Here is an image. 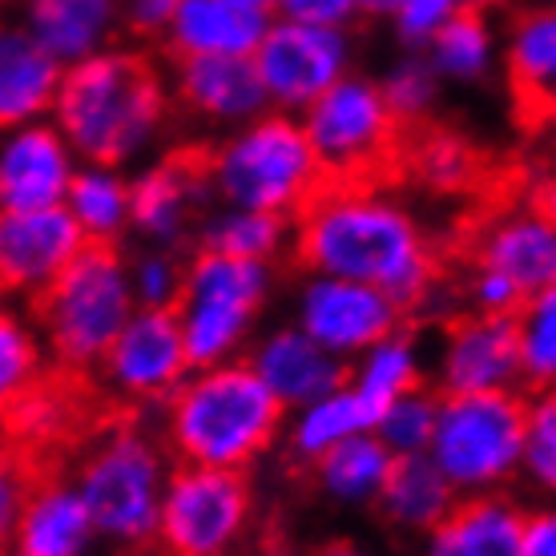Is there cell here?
Returning a JSON list of instances; mask_svg holds the SVG:
<instances>
[{"label":"cell","mask_w":556,"mask_h":556,"mask_svg":"<svg viewBox=\"0 0 556 556\" xmlns=\"http://www.w3.org/2000/svg\"><path fill=\"white\" fill-rule=\"evenodd\" d=\"M238 556H306L291 544H263V548H251V553H238Z\"/></svg>","instance_id":"c3c4849f"},{"label":"cell","mask_w":556,"mask_h":556,"mask_svg":"<svg viewBox=\"0 0 556 556\" xmlns=\"http://www.w3.org/2000/svg\"><path fill=\"white\" fill-rule=\"evenodd\" d=\"M33 480H37V476H33L28 452H21L13 440H4V435H0V548H4L9 532H13L16 516H21V504H25Z\"/></svg>","instance_id":"b9f144b4"},{"label":"cell","mask_w":556,"mask_h":556,"mask_svg":"<svg viewBox=\"0 0 556 556\" xmlns=\"http://www.w3.org/2000/svg\"><path fill=\"white\" fill-rule=\"evenodd\" d=\"M162 444L174 464L251 472L282 440L287 412L242 359L190 367L162 400Z\"/></svg>","instance_id":"3957f363"},{"label":"cell","mask_w":556,"mask_h":556,"mask_svg":"<svg viewBox=\"0 0 556 556\" xmlns=\"http://www.w3.org/2000/svg\"><path fill=\"white\" fill-rule=\"evenodd\" d=\"M416 174L435 194H459L476 178V153L456 134H428L416 150Z\"/></svg>","instance_id":"ab89813d"},{"label":"cell","mask_w":556,"mask_h":556,"mask_svg":"<svg viewBox=\"0 0 556 556\" xmlns=\"http://www.w3.org/2000/svg\"><path fill=\"white\" fill-rule=\"evenodd\" d=\"M61 65L28 37L21 21H0V129L49 117Z\"/></svg>","instance_id":"484cf974"},{"label":"cell","mask_w":556,"mask_h":556,"mask_svg":"<svg viewBox=\"0 0 556 556\" xmlns=\"http://www.w3.org/2000/svg\"><path fill=\"white\" fill-rule=\"evenodd\" d=\"M376 85L388 101L391 117L400 122V129L424 126L440 105V93H444V81L435 77V70L419 49H407L400 61H391L383 77H376Z\"/></svg>","instance_id":"8d00e7d4"},{"label":"cell","mask_w":556,"mask_h":556,"mask_svg":"<svg viewBox=\"0 0 556 556\" xmlns=\"http://www.w3.org/2000/svg\"><path fill=\"white\" fill-rule=\"evenodd\" d=\"M85 247L65 206L0 210V299H37Z\"/></svg>","instance_id":"2e32d148"},{"label":"cell","mask_w":556,"mask_h":556,"mask_svg":"<svg viewBox=\"0 0 556 556\" xmlns=\"http://www.w3.org/2000/svg\"><path fill=\"white\" fill-rule=\"evenodd\" d=\"M81 157L61 138L53 117L0 129V210L61 206Z\"/></svg>","instance_id":"e0dca14e"},{"label":"cell","mask_w":556,"mask_h":556,"mask_svg":"<svg viewBox=\"0 0 556 556\" xmlns=\"http://www.w3.org/2000/svg\"><path fill=\"white\" fill-rule=\"evenodd\" d=\"M242 363L275 395L282 412H294V407L311 404V400L348 383V363L334 359L331 351H323L294 323H278V327L254 334Z\"/></svg>","instance_id":"ac0fdd59"},{"label":"cell","mask_w":556,"mask_h":556,"mask_svg":"<svg viewBox=\"0 0 556 556\" xmlns=\"http://www.w3.org/2000/svg\"><path fill=\"white\" fill-rule=\"evenodd\" d=\"M247 4H254V9H263V13H275L278 0H247Z\"/></svg>","instance_id":"681fc988"},{"label":"cell","mask_w":556,"mask_h":556,"mask_svg":"<svg viewBox=\"0 0 556 556\" xmlns=\"http://www.w3.org/2000/svg\"><path fill=\"white\" fill-rule=\"evenodd\" d=\"M520 391H553L556 379V287L529 294L513 315Z\"/></svg>","instance_id":"d590c367"},{"label":"cell","mask_w":556,"mask_h":556,"mask_svg":"<svg viewBox=\"0 0 556 556\" xmlns=\"http://www.w3.org/2000/svg\"><path fill=\"white\" fill-rule=\"evenodd\" d=\"M348 383L359 395H367L376 407H383L388 400L416 391L428 383V351L424 339L407 327H395L383 339H376L367 351H359L348 363Z\"/></svg>","instance_id":"d6a6232c"},{"label":"cell","mask_w":556,"mask_h":556,"mask_svg":"<svg viewBox=\"0 0 556 556\" xmlns=\"http://www.w3.org/2000/svg\"><path fill=\"white\" fill-rule=\"evenodd\" d=\"M251 65L266 93V110L299 117L339 77L355 73V41L351 28L306 25L275 13L263 41L254 45Z\"/></svg>","instance_id":"8fae6325"},{"label":"cell","mask_w":556,"mask_h":556,"mask_svg":"<svg viewBox=\"0 0 556 556\" xmlns=\"http://www.w3.org/2000/svg\"><path fill=\"white\" fill-rule=\"evenodd\" d=\"M98 379L126 404H162L190 371L178 319L169 306H134L126 327L98 359Z\"/></svg>","instance_id":"4fadbf2b"},{"label":"cell","mask_w":556,"mask_h":556,"mask_svg":"<svg viewBox=\"0 0 556 556\" xmlns=\"http://www.w3.org/2000/svg\"><path fill=\"white\" fill-rule=\"evenodd\" d=\"M174 113L169 77L138 45H110L61 70L53 126L81 162L138 166L162 141Z\"/></svg>","instance_id":"7a4b0ae2"},{"label":"cell","mask_w":556,"mask_h":556,"mask_svg":"<svg viewBox=\"0 0 556 556\" xmlns=\"http://www.w3.org/2000/svg\"><path fill=\"white\" fill-rule=\"evenodd\" d=\"M391 459L395 456L379 444L376 431H363V435H351L343 444H334L331 452H323L306 468L315 476V488H319L323 501L334 504V508H348V513H363V508L376 504Z\"/></svg>","instance_id":"1f68e13d"},{"label":"cell","mask_w":556,"mask_h":556,"mask_svg":"<svg viewBox=\"0 0 556 556\" xmlns=\"http://www.w3.org/2000/svg\"><path fill=\"white\" fill-rule=\"evenodd\" d=\"M291 254L311 275L376 287L400 306H424L440 282L428 226L404 198L376 181H327L291 218Z\"/></svg>","instance_id":"6da1fadb"},{"label":"cell","mask_w":556,"mask_h":556,"mask_svg":"<svg viewBox=\"0 0 556 556\" xmlns=\"http://www.w3.org/2000/svg\"><path fill=\"white\" fill-rule=\"evenodd\" d=\"M254 529L247 472L174 464L157 504L153 548L162 556H238Z\"/></svg>","instance_id":"9c48e42d"},{"label":"cell","mask_w":556,"mask_h":556,"mask_svg":"<svg viewBox=\"0 0 556 556\" xmlns=\"http://www.w3.org/2000/svg\"><path fill=\"white\" fill-rule=\"evenodd\" d=\"M98 529L73 476L33 480L21 516L4 541V556H93Z\"/></svg>","instance_id":"ffe728a7"},{"label":"cell","mask_w":556,"mask_h":556,"mask_svg":"<svg viewBox=\"0 0 556 556\" xmlns=\"http://www.w3.org/2000/svg\"><path fill=\"white\" fill-rule=\"evenodd\" d=\"M435 395L464 391H520L513 315H459L444 327L440 348L428 359Z\"/></svg>","instance_id":"9a60e30c"},{"label":"cell","mask_w":556,"mask_h":556,"mask_svg":"<svg viewBox=\"0 0 556 556\" xmlns=\"http://www.w3.org/2000/svg\"><path fill=\"white\" fill-rule=\"evenodd\" d=\"M525 513L529 508L508 492L456 496L444 520L419 536V556H516Z\"/></svg>","instance_id":"cb8c5ba5"},{"label":"cell","mask_w":556,"mask_h":556,"mask_svg":"<svg viewBox=\"0 0 556 556\" xmlns=\"http://www.w3.org/2000/svg\"><path fill=\"white\" fill-rule=\"evenodd\" d=\"M476 266L508 275L525 294L556 287V223L548 206H508L476 238Z\"/></svg>","instance_id":"44dd1931"},{"label":"cell","mask_w":556,"mask_h":556,"mask_svg":"<svg viewBox=\"0 0 556 556\" xmlns=\"http://www.w3.org/2000/svg\"><path fill=\"white\" fill-rule=\"evenodd\" d=\"M270 299H275V266L210 251L190 254L181 266V291L169 306L190 367L242 359L258 334Z\"/></svg>","instance_id":"52a82bcc"},{"label":"cell","mask_w":556,"mask_h":556,"mask_svg":"<svg viewBox=\"0 0 556 556\" xmlns=\"http://www.w3.org/2000/svg\"><path fill=\"white\" fill-rule=\"evenodd\" d=\"M194 251L278 266L291 254V218L247 206H214L194 226Z\"/></svg>","instance_id":"f546056e"},{"label":"cell","mask_w":556,"mask_h":556,"mask_svg":"<svg viewBox=\"0 0 556 556\" xmlns=\"http://www.w3.org/2000/svg\"><path fill=\"white\" fill-rule=\"evenodd\" d=\"M275 13H263L247 0H181L169 21L166 45L169 61L186 56H251L263 41Z\"/></svg>","instance_id":"603a6c76"},{"label":"cell","mask_w":556,"mask_h":556,"mask_svg":"<svg viewBox=\"0 0 556 556\" xmlns=\"http://www.w3.org/2000/svg\"><path fill=\"white\" fill-rule=\"evenodd\" d=\"M516 556H556V516L553 508H529Z\"/></svg>","instance_id":"bcb514c9"},{"label":"cell","mask_w":556,"mask_h":556,"mask_svg":"<svg viewBox=\"0 0 556 556\" xmlns=\"http://www.w3.org/2000/svg\"><path fill=\"white\" fill-rule=\"evenodd\" d=\"M444 85H484L501 61V37L480 4H459L419 49Z\"/></svg>","instance_id":"83f0119b"},{"label":"cell","mask_w":556,"mask_h":556,"mask_svg":"<svg viewBox=\"0 0 556 556\" xmlns=\"http://www.w3.org/2000/svg\"><path fill=\"white\" fill-rule=\"evenodd\" d=\"M529 294L516 287L513 278L492 270V266H476L472 282H468V303L476 315H516V306Z\"/></svg>","instance_id":"7bdbcfd3"},{"label":"cell","mask_w":556,"mask_h":556,"mask_svg":"<svg viewBox=\"0 0 556 556\" xmlns=\"http://www.w3.org/2000/svg\"><path fill=\"white\" fill-rule=\"evenodd\" d=\"M49 376V351L25 306L0 299V419L33 383Z\"/></svg>","instance_id":"836d02e7"},{"label":"cell","mask_w":556,"mask_h":556,"mask_svg":"<svg viewBox=\"0 0 556 556\" xmlns=\"http://www.w3.org/2000/svg\"><path fill=\"white\" fill-rule=\"evenodd\" d=\"M525 404L529 391L440 395L428 459L456 488V496H488L516 484Z\"/></svg>","instance_id":"ba28073f"},{"label":"cell","mask_w":556,"mask_h":556,"mask_svg":"<svg viewBox=\"0 0 556 556\" xmlns=\"http://www.w3.org/2000/svg\"><path fill=\"white\" fill-rule=\"evenodd\" d=\"M169 93L181 113L210 129H235L266 110L251 56H186L174 61Z\"/></svg>","instance_id":"d6986e66"},{"label":"cell","mask_w":556,"mask_h":556,"mask_svg":"<svg viewBox=\"0 0 556 556\" xmlns=\"http://www.w3.org/2000/svg\"><path fill=\"white\" fill-rule=\"evenodd\" d=\"M516 480H525L532 492L553 496L556 492V395L536 391L525 404V428H520V468Z\"/></svg>","instance_id":"74e56055"},{"label":"cell","mask_w":556,"mask_h":556,"mask_svg":"<svg viewBox=\"0 0 556 556\" xmlns=\"http://www.w3.org/2000/svg\"><path fill=\"white\" fill-rule=\"evenodd\" d=\"M311 556H383V553L363 541H351V536H334V541H323Z\"/></svg>","instance_id":"7dc6e473"},{"label":"cell","mask_w":556,"mask_h":556,"mask_svg":"<svg viewBox=\"0 0 556 556\" xmlns=\"http://www.w3.org/2000/svg\"><path fill=\"white\" fill-rule=\"evenodd\" d=\"M73 419H77V407H73V395L61 383L45 376L41 383L16 400L4 419H0V435L13 440L21 452H41V447H53L56 440H65L73 431Z\"/></svg>","instance_id":"e575fe53"},{"label":"cell","mask_w":556,"mask_h":556,"mask_svg":"<svg viewBox=\"0 0 556 556\" xmlns=\"http://www.w3.org/2000/svg\"><path fill=\"white\" fill-rule=\"evenodd\" d=\"M504 73L520 110L544 113L556 98V13L553 4H525L504 33Z\"/></svg>","instance_id":"d4e9b609"},{"label":"cell","mask_w":556,"mask_h":556,"mask_svg":"<svg viewBox=\"0 0 556 556\" xmlns=\"http://www.w3.org/2000/svg\"><path fill=\"white\" fill-rule=\"evenodd\" d=\"M0 556H4V548H0Z\"/></svg>","instance_id":"f907efd6"},{"label":"cell","mask_w":556,"mask_h":556,"mask_svg":"<svg viewBox=\"0 0 556 556\" xmlns=\"http://www.w3.org/2000/svg\"><path fill=\"white\" fill-rule=\"evenodd\" d=\"M134 291L122 247L85 242L73 263L33 299V323L49 359L65 371H93L113 334L134 315Z\"/></svg>","instance_id":"8992f818"},{"label":"cell","mask_w":556,"mask_h":556,"mask_svg":"<svg viewBox=\"0 0 556 556\" xmlns=\"http://www.w3.org/2000/svg\"><path fill=\"white\" fill-rule=\"evenodd\" d=\"M21 25L61 70H70L122 41V0H25Z\"/></svg>","instance_id":"7402d4cb"},{"label":"cell","mask_w":556,"mask_h":556,"mask_svg":"<svg viewBox=\"0 0 556 556\" xmlns=\"http://www.w3.org/2000/svg\"><path fill=\"white\" fill-rule=\"evenodd\" d=\"M181 258L169 247H141L134 258H126L129 270V291L138 306H174L181 291Z\"/></svg>","instance_id":"60d3db41"},{"label":"cell","mask_w":556,"mask_h":556,"mask_svg":"<svg viewBox=\"0 0 556 556\" xmlns=\"http://www.w3.org/2000/svg\"><path fill=\"white\" fill-rule=\"evenodd\" d=\"M214 202L202 169V153H162L129 174V235L146 247L178 251L194 235L198 218Z\"/></svg>","instance_id":"5bb4252c"},{"label":"cell","mask_w":556,"mask_h":556,"mask_svg":"<svg viewBox=\"0 0 556 556\" xmlns=\"http://www.w3.org/2000/svg\"><path fill=\"white\" fill-rule=\"evenodd\" d=\"M65 214L93 247H122L129 238V174L122 166L81 162L65 190Z\"/></svg>","instance_id":"4dcf8cb0"},{"label":"cell","mask_w":556,"mask_h":556,"mask_svg":"<svg viewBox=\"0 0 556 556\" xmlns=\"http://www.w3.org/2000/svg\"><path fill=\"white\" fill-rule=\"evenodd\" d=\"M181 0H122V33L138 41H162Z\"/></svg>","instance_id":"f6af8a7d"},{"label":"cell","mask_w":556,"mask_h":556,"mask_svg":"<svg viewBox=\"0 0 556 556\" xmlns=\"http://www.w3.org/2000/svg\"><path fill=\"white\" fill-rule=\"evenodd\" d=\"M435 404H440V395L428 383L416 391H404V395H395V400H388V404L379 407L376 428L371 431H376L379 444L388 447L391 456H419L431 444Z\"/></svg>","instance_id":"f35d334b"},{"label":"cell","mask_w":556,"mask_h":556,"mask_svg":"<svg viewBox=\"0 0 556 556\" xmlns=\"http://www.w3.org/2000/svg\"><path fill=\"white\" fill-rule=\"evenodd\" d=\"M311 150L327 181H371V174L395 162L400 122L391 117L376 77L348 73L299 113Z\"/></svg>","instance_id":"30bf717a"},{"label":"cell","mask_w":556,"mask_h":556,"mask_svg":"<svg viewBox=\"0 0 556 556\" xmlns=\"http://www.w3.org/2000/svg\"><path fill=\"white\" fill-rule=\"evenodd\" d=\"M452 504H456V488L431 464L428 452H419V456L391 459L371 508L383 516L388 529L404 532V536H424L444 520Z\"/></svg>","instance_id":"4316f807"},{"label":"cell","mask_w":556,"mask_h":556,"mask_svg":"<svg viewBox=\"0 0 556 556\" xmlns=\"http://www.w3.org/2000/svg\"><path fill=\"white\" fill-rule=\"evenodd\" d=\"M275 13L291 16V21H306V25L351 28L363 16V0H278Z\"/></svg>","instance_id":"ee69618b"},{"label":"cell","mask_w":556,"mask_h":556,"mask_svg":"<svg viewBox=\"0 0 556 556\" xmlns=\"http://www.w3.org/2000/svg\"><path fill=\"white\" fill-rule=\"evenodd\" d=\"M210 198L218 206H247L294 218L327 186L294 113L263 110L242 126L226 129L202 150Z\"/></svg>","instance_id":"277c9868"},{"label":"cell","mask_w":556,"mask_h":556,"mask_svg":"<svg viewBox=\"0 0 556 556\" xmlns=\"http://www.w3.org/2000/svg\"><path fill=\"white\" fill-rule=\"evenodd\" d=\"M376 416L379 407L367 395H359L351 383H343V388H334L327 395H319V400L287 412L282 440H287V447H291V456L299 464H315L334 444L376 428Z\"/></svg>","instance_id":"f1b7e54d"},{"label":"cell","mask_w":556,"mask_h":556,"mask_svg":"<svg viewBox=\"0 0 556 556\" xmlns=\"http://www.w3.org/2000/svg\"><path fill=\"white\" fill-rule=\"evenodd\" d=\"M404 319L407 315L383 291L334 275L303 270V282L294 287L291 299L294 327L343 363H351L388 331L404 327Z\"/></svg>","instance_id":"7c38bea8"},{"label":"cell","mask_w":556,"mask_h":556,"mask_svg":"<svg viewBox=\"0 0 556 556\" xmlns=\"http://www.w3.org/2000/svg\"><path fill=\"white\" fill-rule=\"evenodd\" d=\"M169 468L174 456L141 424H110L98 440H89L73 484L93 516L101 544L122 553L150 548Z\"/></svg>","instance_id":"5b68a950"}]
</instances>
